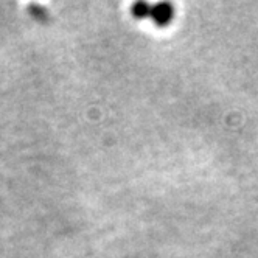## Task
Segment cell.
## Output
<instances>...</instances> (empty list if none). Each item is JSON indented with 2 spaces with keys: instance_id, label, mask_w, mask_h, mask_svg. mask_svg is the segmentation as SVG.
<instances>
[{
  "instance_id": "1",
  "label": "cell",
  "mask_w": 258,
  "mask_h": 258,
  "mask_svg": "<svg viewBox=\"0 0 258 258\" xmlns=\"http://www.w3.org/2000/svg\"><path fill=\"white\" fill-rule=\"evenodd\" d=\"M173 14H174L173 5H170V4H157V5H154L153 10H151V19H153L159 27H165L167 24L171 22Z\"/></svg>"
},
{
  "instance_id": "2",
  "label": "cell",
  "mask_w": 258,
  "mask_h": 258,
  "mask_svg": "<svg viewBox=\"0 0 258 258\" xmlns=\"http://www.w3.org/2000/svg\"><path fill=\"white\" fill-rule=\"evenodd\" d=\"M151 10H153V7L150 4L137 2L133 7V14L137 17V19H145V17H151Z\"/></svg>"
}]
</instances>
